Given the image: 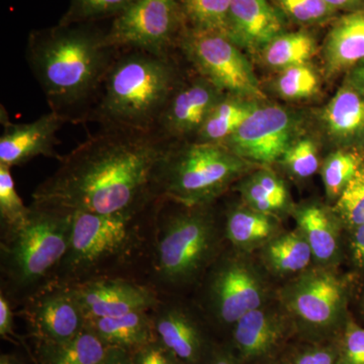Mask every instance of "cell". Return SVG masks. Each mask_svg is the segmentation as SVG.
Instances as JSON below:
<instances>
[{"mask_svg": "<svg viewBox=\"0 0 364 364\" xmlns=\"http://www.w3.org/2000/svg\"><path fill=\"white\" fill-rule=\"evenodd\" d=\"M275 87L286 100H305L317 93L318 78L312 67L301 64L282 70L275 81Z\"/></svg>", "mask_w": 364, "mask_h": 364, "instance_id": "836d02e7", "label": "cell"}, {"mask_svg": "<svg viewBox=\"0 0 364 364\" xmlns=\"http://www.w3.org/2000/svg\"><path fill=\"white\" fill-rule=\"evenodd\" d=\"M286 18L301 26L322 25L338 13L324 0H272Z\"/></svg>", "mask_w": 364, "mask_h": 364, "instance_id": "d6a6232c", "label": "cell"}, {"mask_svg": "<svg viewBox=\"0 0 364 364\" xmlns=\"http://www.w3.org/2000/svg\"><path fill=\"white\" fill-rule=\"evenodd\" d=\"M114 347L85 327L73 339L64 343L42 344V364H100L107 358Z\"/></svg>", "mask_w": 364, "mask_h": 364, "instance_id": "484cf974", "label": "cell"}, {"mask_svg": "<svg viewBox=\"0 0 364 364\" xmlns=\"http://www.w3.org/2000/svg\"><path fill=\"white\" fill-rule=\"evenodd\" d=\"M351 246L354 259L364 267V224L354 228Z\"/></svg>", "mask_w": 364, "mask_h": 364, "instance_id": "7bdbcfd3", "label": "cell"}, {"mask_svg": "<svg viewBox=\"0 0 364 364\" xmlns=\"http://www.w3.org/2000/svg\"><path fill=\"white\" fill-rule=\"evenodd\" d=\"M86 318H112L148 311L158 305L147 287L119 279L87 280L72 286Z\"/></svg>", "mask_w": 364, "mask_h": 364, "instance_id": "5bb4252c", "label": "cell"}, {"mask_svg": "<svg viewBox=\"0 0 364 364\" xmlns=\"http://www.w3.org/2000/svg\"><path fill=\"white\" fill-rule=\"evenodd\" d=\"M212 364H236L234 363L233 359L229 358L228 355H225V354H221V355L217 356L215 358V360L213 361Z\"/></svg>", "mask_w": 364, "mask_h": 364, "instance_id": "7dc6e473", "label": "cell"}, {"mask_svg": "<svg viewBox=\"0 0 364 364\" xmlns=\"http://www.w3.org/2000/svg\"><path fill=\"white\" fill-rule=\"evenodd\" d=\"M186 28L179 0H136L112 20L105 42L117 50L169 54L177 50Z\"/></svg>", "mask_w": 364, "mask_h": 364, "instance_id": "ba28073f", "label": "cell"}, {"mask_svg": "<svg viewBox=\"0 0 364 364\" xmlns=\"http://www.w3.org/2000/svg\"><path fill=\"white\" fill-rule=\"evenodd\" d=\"M364 164L363 150L342 148L325 160L322 168L323 182L329 200H336L345 186Z\"/></svg>", "mask_w": 364, "mask_h": 364, "instance_id": "f1b7e54d", "label": "cell"}, {"mask_svg": "<svg viewBox=\"0 0 364 364\" xmlns=\"http://www.w3.org/2000/svg\"><path fill=\"white\" fill-rule=\"evenodd\" d=\"M347 78L350 79L354 85H358L361 90L364 91V60L351 69Z\"/></svg>", "mask_w": 364, "mask_h": 364, "instance_id": "bcb514c9", "label": "cell"}, {"mask_svg": "<svg viewBox=\"0 0 364 364\" xmlns=\"http://www.w3.org/2000/svg\"><path fill=\"white\" fill-rule=\"evenodd\" d=\"M177 50L198 75L226 95L258 102L264 100L265 93L247 58L224 33L186 26Z\"/></svg>", "mask_w": 364, "mask_h": 364, "instance_id": "52a82bcc", "label": "cell"}, {"mask_svg": "<svg viewBox=\"0 0 364 364\" xmlns=\"http://www.w3.org/2000/svg\"><path fill=\"white\" fill-rule=\"evenodd\" d=\"M72 215L31 205L28 221L1 243L2 267L18 287H26L44 279L60 265L68 251Z\"/></svg>", "mask_w": 364, "mask_h": 364, "instance_id": "5b68a950", "label": "cell"}, {"mask_svg": "<svg viewBox=\"0 0 364 364\" xmlns=\"http://www.w3.org/2000/svg\"><path fill=\"white\" fill-rule=\"evenodd\" d=\"M343 280L327 268L301 273L282 291L287 312L310 329L328 330L341 318L346 305Z\"/></svg>", "mask_w": 364, "mask_h": 364, "instance_id": "30bf717a", "label": "cell"}, {"mask_svg": "<svg viewBox=\"0 0 364 364\" xmlns=\"http://www.w3.org/2000/svg\"><path fill=\"white\" fill-rule=\"evenodd\" d=\"M134 364H176V356L163 345L152 343L138 349Z\"/></svg>", "mask_w": 364, "mask_h": 364, "instance_id": "ab89813d", "label": "cell"}, {"mask_svg": "<svg viewBox=\"0 0 364 364\" xmlns=\"http://www.w3.org/2000/svg\"><path fill=\"white\" fill-rule=\"evenodd\" d=\"M173 53L117 49L86 122L102 129L153 131L183 80Z\"/></svg>", "mask_w": 364, "mask_h": 364, "instance_id": "3957f363", "label": "cell"}, {"mask_svg": "<svg viewBox=\"0 0 364 364\" xmlns=\"http://www.w3.org/2000/svg\"><path fill=\"white\" fill-rule=\"evenodd\" d=\"M252 177L264 189L273 202L279 205L280 210H284L289 207V191L279 177L269 170H260L254 173Z\"/></svg>", "mask_w": 364, "mask_h": 364, "instance_id": "f35d334b", "label": "cell"}, {"mask_svg": "<svg viewBox=\"0 0 364 364\" xmlns=\"http://www.w3.org/2000/svg\"><path fill=\"white\" fill-rule=\"evenodd\" d=\"M252 166L219 144L171 145L160 169V198L183 207H205Z\"/></svg>", "mask_w": 364, "mask_h": 364, "instance_id": "277c9868", "label": "cell"}, {"mask_svg": "<svg viewBox=\"0 0 364 364\" xmlns=\"http://www.w3.org/2000/svg\"><path fill=\"white\" fill-rule=\"evenodd\" d=\"M136 0H70L68 9L59 23H95L107 18H117Z\"/></svg>", "mask_w": 364, "mask_h": 364, "instance_id": "4dcf8cb0", "label": "cell"}, {"mask_svg": "<svg viewBox=\"0 0 364 364\" xmlns=\"http://www.w3.org/2000/svg\"><path fill=\"white\" fill-rule=\"evenodd\" d=\"M86 327L105 343L117 348H142L155 340L154 318L147 311H136L112 318H86Z\"/></svg>", "mask_w": 364, "mask_h": 364, "instance_id": "44dd1931", "label": "cell"}, {"mask_svg": "<svg viewBox=\"0 0 364 364\" xmlns=\"http://www.w3.org/2000/svg\"><path fill=\"white\" fill-rule=\"evenodd\" d=\"M286 30V18L272 0H232L227 37L240 49L261 52Z\"/></svg>", "mask_w": 364, "mask_h": 364, "instance_id": "e0dca14e", "label": "cell"}, {"mask_svg": "<svg viewBox=\"0 0 364 364\" xmlns=\"http://www.w3.org/2000/svg\"><path fill=\"white\" fill-rule=\"evenodd\" d=\"M323 55L328 76L351 70L364 60V9L336 21L326 38Z\"/></svg>", "mask_w": 364, "mask_h": 364, "instance_id": "d6986e66", "label": "cell"}, {"mask_svg": "<svg viewBox=\"0 0 364 364\" xmlns=\"http://www.w3.org/2000/svg\"><path fill=\"white\" fill-rule=\"evenodd\" d=\"M95 23L33 31L26 60L51 112L66 123H86L117 49Z\"/></svg>", "mask_w": 364, "mask_h": 364, "instance_id": "7a4b0ae2", "label": "cell"}, {"mask_svg": "<svg viewBox=\"0 0 364 364\" xmlns=\"http://www.w3.org/2000/svg\"><path fill=\"white\" fill-rule=\"evenodd\" d=\"M332 210L353 229L364 224V164L345 186Z\"/></svg>", "mask_w": 364, "mask_h": 364, "instance_id": "e575fe53", "label": "cell"}, {"mask_svg": "<svg viewBox=\"0 0 364 364\" xmlns=\"http://www.w3.org/2000/svg\"><path fill=\"white\" fill-rule=\"evenodd\" d=\"M274 218L247 205L230 208L227 214V238L242 250L265 245L277 234V223Z\"/></svg>", "mask_w": 364, "mask_h": 364, "instance_id": "d4e9b609", "label": "cell"}, {"mask_svg": "<svg viewBox=\"0 0 364 364\" xmlns=\"http://www.w3.org/2000/svg\"><path fill=\"white\" fill-rule=\"evenodd\" d=\"M72 215L68 251L60 264L69 274L90 272L124 255L136 243V218L140 214Z\"/></svg>", "mask_w": 364, "mask_h": 364, "instance_id": "9c48e42d", "label": "cell"}, {"mask_svg": "<svg viewBox=\"0 0 364 364\" xmlns=\"http://www.w3.org/2000/svg\"><path fill=\"white\" fill-rule=\"evenodd\" d=\"M14 334V314L11 305L4 296L0 294V335L2 337Z\"/></svg>", "mask_w": 364, "mask_h": 364, "instance_id": "b9f144b4", "label": "cell"}, {"mask_svg": "<svg viewBox=\"0 0 364 364\" xmlns=\"http://www.w3.org/2000/svg\"><path fill=\"white\" fill-rule=\"evenodd\" d=\"M282 335L279 318L262 306L235 323V343L246 359L267 355L279 343Z\"/></svg>", "mask_w": 364, "mask_h": 364, "instance_id": "603a6c76", "label": "cell"}, {"mask_svg": "<svg viewBox=\"0 0 364 364\" xmlns=\"http://www.w3.org/2000/svg\"><path fill=\"white\" fill-rule=\"evenodd\" d=\"M258 107V100L225 93L208 114L193 142L223 145Z\"/></svg>", "mask_w": 364, "mask_h": 364, "instance_id": "cb8c5ba5", "label": "cell"}, {"mask_svg": "<svg viewBox=\"0 0 364 364\" xmlns=\"http://www.w3.org/2000/svg\"><path fill=\"white\" fill-rule=\"evenodd\" d=\"M100 364H134V358L126 349L114 347L111 353Z\"/></svg>", "mask_w": 364, "mask_h": 364, "instance_id": "ee69618b", "label": "cell"}, {"mask_svg": "<svg viewBox=\"0 0 364 364\" xmlns=\"http://www.w3.org/2000/svg\"><path fill=\"white\" fill-rule=\"evenodd\" d=\"M239 191L247 207L262 214L275 217L277 214L282 212L279 205L265 193L259 183L252 176L246 179L239 186Z\"/></svg>", "mask_w": 364, "mask_h": 364, "instance_id": "74e56055", "label": "cell"}, {"mask_svg": "<svg viewBox=\"0 0 364 364\" xmlns=\"http://www.w3.org/2000/svg\"><path fill=\"white\" fill-rule=\"evenodd\" d=\"M26 310L33 333L42 344L64 343L85 327V316L72 286L47 289Z\"/></svg>", "mask_w": 364, "mask_h": 364, "instance_id": "9a60e30c", "label": "cell"}, {"mask_svg": "<svg viewBox=\"0 0 364 364\" xmlns=\"http://www.w3.org/2000/svg\"><path fill=\"white\" fill-rule=\"evenodd\" d=\"M299 233L312 249L313 257L322 264L336 260L340 251L338 218L334 212L317 203H309L294 210Z\"/></svg>", "mask_w": 364, "mask_h": 364, "instance_id": "ffe728a7", "label": "cell"}, {"mask_svg": "<svg viewBox=\"0 0 364 364\" xmlns=\"http://www.w3.org/2000/svg\"><path fill=\"white\" fill-rule=\"evenodd\" d=\"M184 80L170 97L153 129L170 145L193 142L208 114L225 95L198 74Z\"/></svg>", "mask_w": 364, "mask_h": 364, "instance_id": "7c38bea8", "label": "cell"}, {"mask_svg": "<svg viewBox=\"0 0 364 364\" xmlns=\"http://www.w3.org/2000/svg\"><path fill=\"white\" fill-rule=\"evenodd\" d=\"M156 336L176 359L193 363L200 358L202 336L196 323L181 309L166 306L154 318Z\"/></svg>", "mask_w": 364, "mask_h": 364, "instance_id": "7402d4cb", "label": "cell"}, {"mask_svg": "<svg viewBox=\"0 0 364 364\" xmlns=\"http://www.w3.org/2000/svg\"><path fill=\"white\" fill-rule=\"evenodd\" d=\"M11 169L0 164V221L4 235L23 226L31 214V207H26L16 191Z\"/></svg>", "mask_w": 364, "mask_h": 364, "instance_id": "1f68e13d", "label": "cell"}, {"mask_svg": "<svg viewBox=\"0 0 364 364\" xmlns=\"http://www.w3.org/2000/svg\"><path fill=\"white\" fill-rule=\"evenodd\" d=\"M336 364H364V328L349 321L345 328Z\"/></svg>", "mask_w": 364, "mask_h": 364, "instance_id": "8d00e7d4", "label": "cell"}, {"mask_svg": "<svg viewBox=\"0 0 364 364\" xmlns=\"http://www.w3.org/2000/svg\"><path fill=\"white\" fill-rule=\"evenodd\" d=\"M188 28L227 36L232 0H179Z\"/></svg>", "mask_w": 364, "mask_h": 364, "instance_id": "f546056e", "label": "cell"}, {"mask_svg": "<svg viewBox=\"0 0 364 364\" xmlns=\"http://www.w3.org/2000/svg\"><path fill=\"white\" fill-rule=\"evenodd\" d=\"M170 146L153 131L102 129L60 159L32 205L68 214H141L161 198L160 169Z\"/></svg>", "mask_w": 364, "mask_h": 364, "instance_id": "6da1fadb", "label": "cell"}, {"mask_svg": "<svg viewBox=\"0 0 364 364\" xmlns=\"http://www.w3.org/2000/svg\"><path fill=\"white\" fill-rule=\"evenodd\" d=\"M324 1L337 11H345L350 13V11L364 9V0H324Z\"/></svg>", "mask_w": 364, "mask_h": 364, "instance_id": "f6af8a7d", "label": "cell"}, {"mask_svg": "<svg viewBox=\"0 0 364 364\" xmlns=\"http://www.w3.org/2000/svg\"><path fill=\"white\" fill-rule=\"evenodd\" d=\"M316 49L317 44L310 33L284 32L268 43L260 54L267 66L284 70L289 67L306 64Z\"/></svg>", "mask_w": 364, "mask_h": 364, "instance_id": "83f0119b", "label": "cell"}, {"mask_svg": "<svg viewBox=\"0 0 364 364\" xmlns=\"http://www.w3.org/2000/svg\"><path fill=\"white\" fill-rule=\"evenodd\" d=\"M296 119L277 105H260L223 145L237 156L256 164L282 159L294 142Z\"/></svg>", "mask_w": 364, "mask_h": 364, "instance_id": "8fae6325", "label": "cell"}, {"mask_svg": "<svg viewBox=\"0 0 364 364\" xmlns=\"http://www.w3.org/2000/svg\"><path fill=\"white\" fill-rule=\"evenodd\" d=\"M294 364H336L334 353L329 349L318 348L303 352L294 358Z\"/></svg>", "mask_w": 364, "mask_h": 364, "instance_id": "60d3db41", "label": "cell"}, {"mask_svg": "<svg viewBox=\"0 0 364 364\" xmlns=\"http://www.w3.org/2000/svg\"><path fill=\"white\" fill-rule=\"evenodd\" d=\"M205 207L188 208L171 215L160 230L155 244V267L164 282H193L215 255L218 230Z\"/></svg>", "mask_w": 364, "mask_h": 364, "instance_id": "8992f818", "label": "cell"}, {"mask_svg": "<svg viewBox=\"0 0 364 364\" xmlns=\"http://www.w3.org/2000/svg\"><path fill=\"white\" fill-rule=\"evenodd\" d=\"M0 364H21L13 355H1Z\"/></svg>", "mask_w": 364, "mask_h": 364, "instance_id": "c3c4849f", "label": "cell"}, {"mask_svg": "<svg viewBox=\"0 0 364 364\" xmlns=\"http://www.w3.org/2000/svg\"><path fill=\"white\" fill-rule=\"evenodd\" d=\"M65 123L53 112L30 123H6L0 138V164L13 168L39 156L61 159L55 146L57 133Z\"/></svg>", "mask_w": 364, "mask_h": 364, "instance_id": "2e32d148", "label": "cell"}, {"mask_svg": "<svg viewBox=\"0 0 364 364\" xmlns=\"http://www.w3.org/2000/svg\"><path fill=\"white\" fill-rule=\"evenodd\" d=\"M282 161L291 176L308 178L318 169L317 146L310 139L294 141L284 153Z\"/></svg>", "mask_w": 364, "mask_h": 364, "instance_id": "d590c367", "label": "cell"}, {"mask_svg": "<svg viewBox=\"0 0 364 364\" xmlns=\"http://www.w3.org/2000/svg\"><path fill=\"white\" fill-rule=\"evenodd\" d=\"M328 135L343 148H364V91L347 78L322 112Z\"/></svg>", "mask_w": 364, "mask_h": 364, "instance_id": "ac0fdd59", "label": "cell"}, {"mask_svg": "<svg viewBox=\"0 0 364 364\" xmlns=\"http://www.w3.org/2000/svg\"><path fill=\"white\" fill-rule=\"evenodd\" d=\"M312 258V249L299 230L273 237L263 250L267 267L280 274L304 272Z\"/></svg>", "mask_w": 364, "mask_h": 364, "instance_id": "4316f807", "label": "cell"}, {"mask_svg": "<svg viewBox=\"0 0 364 364\" xmlns=\"http://www.w3.org/2000/svg\"><path fill=\"white\" fill-rule=\"evenodd\" d=\"M208 294L217 317L226 324L235 325L244 315L263 306L267 287L252 265L239 258H230L213 272Z\"/></svg>", "mask_w": 364, "mask_h": 364, "instance_id": "4fadbf2b", "label": "cell"}]
</instances>
